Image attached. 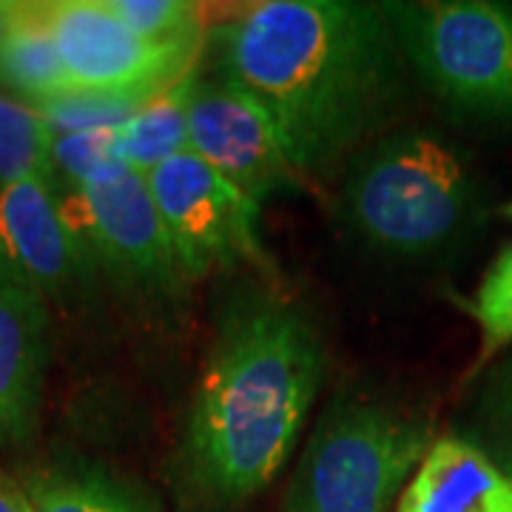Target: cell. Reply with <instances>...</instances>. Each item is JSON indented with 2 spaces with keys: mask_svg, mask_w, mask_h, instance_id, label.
Segmentation results:
<instances>
[{
  "mask_svg": "<svg viewBox=\"0 0 512 512\" xmlns=\"http://www.w3.org/2000/svg\"><path fill=\"white\" fill-rule=\"evenodd\" d=\"M399 43L384 9L353 0H265L211 35L222 83L256 100L302 177H325L399 100Z\"/></svg>",
  "mask_w": 512,
  "mask_h": 512,
  "instance_id": "1",
  "label": "cell"
},
{
  "mask_svg": "<svg viewBox=\"0 0 512 512\" xmlns=\"http://www.w3.org/2000/svg\"><path fill=\"white\" fill-rule=\"evenodd\" d=\"M325 376L313 322L276 296H245L222 316L194 393L185 464L200 493L242 504L288 464Z\"/></svg>",
  "mask_w": 512,
  "mask_h": 512,
  "instance_id": "2",
  "label": "cell"
},
{
  "mask_svg": "<svg viewBox=\"0 0 512 512\" xmlns=\"http://www.w3.org/2000/svg\"><path fill=\"white\" fill-rule=\"evenodd\" d=\"M430 444V424L396 404L336 399L296 464L282 512L396 510Z\"/></svg>",
  "mask_w": 512,
  "mask_h": 512,
  "instance_id": "3",
  "label": "cell"
},
{
  "mask_svg": "<svg viewBox=\"0 0 512 512\" xmlns=\"http://www.w3.org/2000/svg\"><path fill=\"white\" fill-rule=\"evenodd\" d=\"M470 200L467 171L430 134H393L353 160L345 205L379 251L424 254L453 237Z\"/></svg>",
  "mask_w": 512,
  "mask_h": 512,
  "instance_id": "4",
  "label": "cell"
},
{
  "mask_svg": "<svg viewBox=\"0 0 512 512\" xmlns=\"http://www.w3.org/2000/svg\"><path fill=\"white\" fill-rule=\"evenodd\" d=\"M402 55L450 106L512 114V12L484 0L382 6Z\"/></svg>",
  "mask_w": 512,
  "mask_h": 512,
  "instance_id": "5",
  "label": "cell"
},
{
  "mask_svg": "<svg viewBox=\"0 0 512 512\" xmlns=\"http://www.w3.org/2000/svg\"><path fill=\"white\" fill-rule=\"evenodd\" d=\"M148 188L185 282L242 265L274 271L259 237V205L197 154L183 151L157 165L148 174Z\"/></svg>",
  "mask_w": 512,
  "mask_h": 512,
  "instance_id": "6",
  "label": "cell"
},
{
  "mask_svg": "<svg viewBox=\"0 0 512 512\" xmlns=\"http://www.w3.org/2000/svg\"><path fill=\"white\" fill-rule=\"evenodd\" d=\"M60 200L89 259L120 285L151 299L171 296L183 285L146 174L114 160L89 183L60 191Z\"/></svg>",
  "mask_w": 512,
  "mask_h": 512,
  "instance_id": "7",
  "label": "cell"
},
{
  "mask_svg": "<svg viewBox=\"0 0 512 512\" xmlns=\"http://www.w3.org/2000/svg\"><path fill=\"white\" fill-rule=\"evenodd\" d=\"M72 92L157 97L194 74L205 40H148L109 0L43 3Z\"/></svg>",
  "mask_w": 512,
  "mask_h": 512,
  "instance_id": "8",
  "label": "cell"
},
{
  "mask_svg": "<svg viewBox=\"0 0 512 512\" xmlns=\"http://www.w3.org/2000/svg\"><path fill=\"white\" fill-rule=\"evenodd\" d=\"M188 151L256 205L282 191H299L305 180L268 111L222 80H197L188 109Z\"/></svg>",
  "mask_w": 512,
  "mask_h": 512,
  "instance_id": "9",
  "label": "cell"
},
{
  "mask_svg": "<svg viewBox=\"0 0 512 512\" xmlns=\"http://www.w3.org/2000/svg\"><path fill=\"white\" fill-rule=\"evenodd\" d=\"M92 268L49 177L0 188V291L37 302L63 299Z\"/></svg>",
  "mask_w": 512,
  "mask_h": 512,
  "instance_id": "10",
  "label": "cell"
},
{
  "mask_svg": "<svg viewBox=\"0 0 512 512\" xmlns=\"http://www.w3.org/2000/svg\"><path fill=\"white\" fill-rule=\"evenodd\" d=\"M393 512H512V476L461 436L433 439Z\"/></svg>",
  "mask_w": 512,
  "mask_h": 512,
  "instance_id": "11",
  "label": "cell"
},
{
  "mask_svg": "<svg viewBox=\"0 0 512 512\" xmlns=\"http://www.w3.org/2000/svg\"><path fill=\"white\" fill-rule=\"evenodd\" d=\"M46 362V305L0 291V444L35 427Z\"/></svg>",
  "mask_w": 512,
  "mask_h": 512,
  "instance_id": "12",
  "label": "cell"
},
{
  "mask_svg": "<svg viewBox=\"0 0 512 512\" xmlns=\"http://www.w3.org/2000/svg\"><path fill=\"white\" fill-rule=\"evenodd\" d=\"M0 86L32 106L72 92L43 3H15L0 49Z\"/></svg>",
  "mask_w": 512,
  "mask_h": 512,
  "instance_id": "13",
  "label": "cell"
},
{
  "mask_svg": "<svg viewBox=\"0 0 512 512\" xmlns=\"http://www.w3.org/2000/svg\"><path fill=\"white\" fill-rule=\"evenodd\" d=\"M197 74L151 97L128 123L114 131V157L137 174H151L157 165L188 151V109L197 89Z\"/></svg>",
  "mask_w": 512,
  "mask_h": 512,
  "instance_id": "14",
  "label": "cell"
},
{
  "mask_svg": "<svg viewBox=\"0 0 512 512\" xmlns=\"http://www.w3.org/2000/svg\"><path fill=\"white\" fill-rule=\"evenodd\" d=\"M55 131L40 111L0 97V188L29 177L52 180Z\"/></svg>",
  "mask_w": 512,
  "mask_h": 512,
  "instance_id": "15",
  "label": "cell"
},
{
  "mask_svg": "<svg viewBox=\"0 0 512 512\" xmlns=\"http://www.w3.org/2000/svg\"><path fill=\"white\" fill-rule=\"evenodd\" d=\"M26 490L35 512H157L140 495L97 473H49Z\"/></svg>",
  "mask_w": 512,
  "mask_h": 512,
  "instance_id": "16",
  "label": "cell"
},
{
  "mask_svg": "<svg viewBox=\"0 0 512 512\" xmlns=\"http://www.w3.org/2000/svg\"><path fill=\"white\" fill-rule=\"evenodd\" d=\"M467 311L476 319L478 333H481L476 365H473V373H476L501 350L512 345V245L495 256L490 271L484 274L478 291L473 293Z\"/></svg>",
  "mask_w": 512,
  "mask_h": 512,
  "instance_id": "17",
  "label": "cell"
},
{
  "mask_svg": "<svg viewBox=\"0 0 512 512\" xmlns=\"http://www.w3.org/2000/svg\"><path fill=\"white\" fill-rule=\"evenodd\" d=\"M148 100L146 97H126V94L66 92L55 100L32 106V109L40 111V117L49 123L55 134H69V131L120 128L143 109Z\"/></svg>",
  "mask_w": 512,
  "mask_h": 512,
  "instance_id": "18",
  "label": "cell"
},
{
  "mask_svg": "<svg viewBox=\"0 0 512 512\" xmlns=\"http://www.w3.org/2000/svg\"><path fill=\"white\" fill-rule=\"evenodd\" d=\"M114 131L117 128L55 134L52 183L57 191H72L77 185L89 183L106 165L117 160L114 157Z\"/></svg>",
  "mask_w": 512,
  "mask_h": 512,
  "instance_id": "19",
  "label": "cell"
},
{
  "mask_svg": "<svg viewBox=\"0 0 512 512\" xmlns=\"http://www.w3.org/2000/svg\"><path fill=\"white\" fill-rule=\"evenodd\" d=\"M114 15L126 20L137 35L148 40H205L200 12L194 3L180 0H109Z\"/></svg>",
  "mask_w": 512,
  "mask_h": 512,
  "instance_id": "20",
  "label": "cell"
},
{
  "mask_svg": "<svg viewBox=\"0 0 512 512\" xmlns=\"http://www.w3.org/2000/svg\"><path fill=\"white\" fill-rule=\"evenodd\" d=\"M473 444L512 476V362L501 367L481 393Z\"/></svg>",
  "mask_w": 512,
  "mask_h": 512,
  "instance_id": "21",
  "label": "cell"
},
{
  "mask_svg": "<svg viewBox=\"0 0 512 512\" xmlns=\"http://www.w3.org/2000/svg\"><path fill=\"white\" fill-rule=\"evenodd\" d=\"M0 512H35L29 490L6 473H0Z\"/></svg>",
  "mask_w": 512,
  "mask_h": 512,
  "instance_id": "22",
  "label": "cell"
},
{
  "mask_svg": "<svg viewBox=\"0 0 512 512\" xmlns=\"http://www.w3.org/2000/svg\"><path fill=\"white\" fill-rule=\"evenodd\" d=\"M12 9H15V3L0 0V49H3V40H6V32H9V23H12Z\"/></svg>",
  "mask_w": 512,
  "mask_h": 512,
  "instance_id": "23",
  "label": "cell"
},
{
  "mask_svg": "<svg viewBox=\"0 0 512 512\" xmlns=\"http://www.w3.org/2000/svg\"><path fill=\"white\" fill-rule=\"evenodd\" d=\"M504 217H507V220H512V202L507 205V208H504Z\"/></svg>",
  "mask_w": 512,
  "mask_h": 512,
  "instance_id": "24",
  "label": "cell"
}]
</instances>
